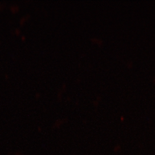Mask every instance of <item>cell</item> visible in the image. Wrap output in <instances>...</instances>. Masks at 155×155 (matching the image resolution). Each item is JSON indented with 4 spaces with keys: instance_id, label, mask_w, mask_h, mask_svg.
<instances>
[]
</instances>
